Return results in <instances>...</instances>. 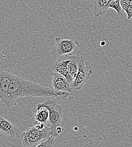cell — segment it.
I'll use <instances>...</instances> for the list:
<instances>
[{
    "instance_id": "cell-12",
    "label": "cell",
    "mask_w": 132,
    "mask_h": 147,
    "mask_svg": "<svg viewBox=\"0 0 132 147\" xmlns=\"http://www.w3.org/2000/svg\"><path fill=\"white\" fill-rule=\"evenodd\" d=\"M80 59V57L72 55L68 65V70L69 73L74 78V79H75L78 71Z\"/></svg>"
},
{
    "instance_id": "cell-11",
    "label": "cell",
    "mask_w": 132,
    "mask_h": 147,
    "mask_svg": "<svg viewBox=\"0 0 132 147\" xmlns=\"http://www.w3.org/2000/svg\"><path fill=\"white\" fill-rule=\"evenodd\" d=\"M49 110L45 108L42 107L37 108V112L34 115V118L37 123H44L47 125L49 120Z\"/></svg>"
},
{
    "instance_id": "cell-8",
    "label": "cell",
    "mask_w": 132,
    "mask_h": 147,
    "mask_svg": "<svg viewBox=\"0 0 132 147\" xmlns=\"http://www.w3.org/2000/svg\"><path fill=\"white\" fill-rule=\"evenodd\" d=\"M52 85L54 90L56 92H71L73 91L71 84L66 78L60 74L54 73L52 75Z\"/></svg>"
},
{
    "instance_id": "cell-13",
    "label": "cell",
    "mask_w": 132,
    "mask_h": 147,
    "mask_svg": "<svg viewBox=\"0 0 132 147\" xmlns=\"http://www.w3.org/2000/svg\"><path fill=\"white\" fill-rule=\"evenodd\" d=\"M108 6L109 9L111 8L114 9L116 11L117 14L119 16H123V12L124 11L121 6L120 0H110Z\"/></svg>"
},
{
    "instance_id": "cell-4",
    "label": "cell",
    "mask_w": 132,
    "mask_h": 147,
    "mask_svg": "<svg viewBox=\"0 0 132 147\" xmlns=\"http://www.w3.org/2000/svg\"><path fill=\"white\" fill-rule=\"evenodd\" d=\"M79 46L80 43L77 40L61 39L60 37H57L51 55L55 60L62 55L71 54L77 47Z\"/></svg>"
},
{
    "instance_id": "cell-7",
    "label": "cell",
    "mask_w": 132,
    "mask_h": 147,
    "mask_svg": "<svg viewBox=\"0 0 132 147\" xmlns=\"http://www.w3.org/2000/svg\"><path fill=\"white\" fill-rule=\"evenodd\" d=\"M14 75L8 71H0V97L2 103L6 105L9 88Z\"/></svg>"
},
{
    "instance_id": "cell-3",
    "label": "cell",
    "mask_w": 132,
    "mask_h": 147,
    "mask_svg": "<svg viewBox=\"0 0 132 147\" xmlns=\"http://www.w3.org/2000/svg\"><path fill=\"white\" fill-rule=\"evenodd\" d=\"M45 107L49 110V127L51 129V136L56 137V129L60 126L62 118V107L60 104L52 100H48L45 102L38 104L37 108Z\"/></svg>"
},
{
    "instance_id": "cell-10",
    "label": "cell",
    "mask_w": 132,
    "mask_h": 147,
    "mask_svg": "<svg viewBox=\"0 0 132 147\" xmlns=\"http://www.w3.org/2000/svg\"><path fill=\"white\" fill-rule=\"evenodd\" d=\"M0 131L4 135L14 136L17 134V128L8 120L1 117L0 118Z\"/></svg>"
},
{
    "instance_id": "cell-15",
    "label": "cell",
    "mask_w": 132,
    "mask_h": 147,
    "mask_svg": "<svg viewBox=\"0 0 132 147\" xmlns=\"http://www.w3.org/2000/svg\"><path fill=\"white\" fill-rule=\"evenodd\" d=\"M124 11L127 13V19L128 20L131 19L132 18V5L127 6L123 7Z\"/></svg>"
},
{
    "instance_id": "cell-2",
    "label": "cell",
    "mask_w": 132,
    "mask_h": 147,
    "mask_svg": "<svg viewBox=\"0 0 132 147\" xmlns=\"http://www.w3.org/2000/svg\"><path fill=\"white\" fill-rule=\"evenodd\" d=\"M51 136V129L47 126L40 129L35 125L28 129L21 135L24 147H35L44 140Z\"/></svg>"
},
{
    "instance_id": "cell-19",
    "label": "cell",
    "mask_w": 132,
    "mask_h": 147,
    "mask_svg": "<svg viewBox=\"0 0 132 147\" xmlns=\"http://www.w3.org/2000/svg\"><path fill=\"white\" fill-rule=\"evenodd\" d=\"M85 1H93L94 0H85Z\"/></svg>"
},
{
    "instance_id": "cell-18",
    "label": "cell",
    "mask_w": 132,
    "mask_h": 147,
    "mask_svg": "<svg viewBox=\"0 0 132 147\" xmlns=\"http://www.w3.org/2000/svg\"><path fill=\"white\" fill-rule=\"evenodd\" d=\"M101 46H104V45H105V42L103 41H102L101 42Z\"/></svg>"
},
{
    "instance_id": "cell-9",
    "label": "cell",
    "mask_w": 132,
    "mask_h": 147,
    "mask_svg": "<svg viewBox=\"0 0 132 147\" xmlns=\"http://www.w3.org/2000/svg\"><path fill=\"white\" fill-rule=\"evenodd\" d=\"M110 0H94L89 7L94 11V16L98 17L107 13L109 10L108 5Z\"/></svg>"
},
{
    "instance_id": "cell-20",
    "label": "cell",
    "mask_w": 132,
    "mask_h": 147,
    "mask_svg": "<svg viewBox=\"0 0 132 147\" xmlns=\"http://www.w3.org/2000/svg\"><path fill=\"white\" fill-rule=\"evenodd\" d=\"M78 127H75V129H75V130H76V129H78Z\"/></svg>"
},
{
    "instance_id": "cell-17",
    "label": "cell",
    "mask_w": 132,
    "mask_h": 147,
    "mask_svg": "<svg viewBox=\"0 0 132 147\" xmlns=\"http://www.w3.org/2000/svg\"><path fill=\"white\" fill-rule=\"evenodd\" d=\"M63 131H64V129L62 128L61 127L59 126L56 129V134L58 135L61 134L63 132Z\"/></svg>"
},
{
    "instance_id": "cell-16",
    "label": "cell",
    "mask_w": 132,
    "mask_h": 147,
    "mask_svg": "<svg viewBox=\"0 0 132 147\" xmlns=\"http://www.w3.org/2000/svg\"><path fill=\"white\" fill-rule=\"evenodd\" d=\"M120 3L122 7L127 6H131L132 5V0H120Z\"/></svg>"
},
{
    "instance_id": "cell-5",
    "label": "cell",
    "mask_w": 132,
    "mask_h": 147,
    "mask_svg": "<svg viewBox=\"0 0 132 147\" xmlns=\"http://www.w3.org/2000/svg\"><path fill=\"white\" fill-rule=\"evenodd\" d=\"M92 73L91 68L86 64L84 57L80 56L78 71L71 86L72 90L76 91L82 89L84 84L91 77Z\"/></svg>"
},
{
    "instance_id": "cell-14",
    "label": "cell",
    "mask_w": 132,
    "mask_h": 147,
    "mask_svg": "<svg viewBox=\"0 0 132 147\" xmlns=\"http://www.w3.org/2000/svg\"><path fill=\"white\" fill-rule=\"evenodd\" d=\"M56 142V137L50 136L35 147H52Z\"/></svg>"
},
{
    "instance_id": "cell-6",
    "label": "cell",
    "mask_w": 132,
    "mask_h": 147,
    "mask_svg": "<svg viewBox=\"0 0 132 147\" xmlns=\"http://www.w3.org/2000/svg\"><path fill=\"white\" fill-rule=\"evenodd\" d=\"M72 55L71 54L62 55L55 59L51 66V69L54 73L64 75L71 86L74 81V78L69 73L68 65L71 59Z\"/></svg>"
},
{
    "instance_id": "cell-1",
    "label": "cell",
    "mask_w": 132,
    "mask_h": 147,
    "mask_svg": "<svg viewBox=\"0 0 132 147\" xmlns=\"http://www.w3.org/2000/svg\"><path fill=\"white\" fill-rule=\"evenodd\" d=\"M70 92H56L54 89L39 85L14 75L11 83L7 96V105L21 97H48L59 100H66Z\"/></svg>"
}]
</instances>
